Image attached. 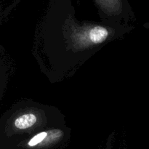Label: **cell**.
I'll use <instances>...</instances> for the list:
<instances>
[{
  "instance_id": "6da1fadb",
  "label": "cell",
  "mask_w": 149,
  "mask_h": 149,
  "mask_svg": "<svg viewBox=\"0 0 149 149\" xmlns=\"http://www.w3.org/2000/svg\"><path fill=\"white\" fill-rule=\"evenodd\" d=\"M75 35V41L82 47L97 45L103 43L109 37V29L102 26H93L82 28Z\"/></svg>"
},
{
  "instance_id": "7a4b0ae2",
  "label": "cell",
  "mask_w": 149,
  "mask_h": 149,
  "mask_svg": "<svg viewBox=\"0 0 149 149\" xmlns=\"http://www.w3.org/2000/svg\"><path fill=\"white\" fill-rule=\"evenodd\" d=\"M60 136V132L57 130L55 132L54 135L52 136L49 137V132H42L36 134V135L31 138L30 141L28 142L27 146L30 148H35V147L38 146H44L45 144L48 143L51 141H53L56 140L57 138H59Z\"/></svg>"
},
{
  "instance_id": "3957f363",
  "label": "cell",
  "mask_w": 149,
  "mask_h": 149,
  "mask_svg": "<svg viewBox=\"0 0 149 149\" xmlns=\"http://www.w3.org/2000/svg\"><path fill=\"white\" fill-rule=\"evenodd\" d=\"M36 122L37 117L34 113H27L16 118L14 122V125L18 130H26L33 127Z\"/></svg>"
},
{
  "instance_id": "277c9868",
  "label": "cell",
  "mask_w": 149,
  "mask_h": 149,
  "mask_svg": "<svg viewBox=\"0 0 149 149\" xmlns=\"http://www.w3.org/2000/svg\"><path fill=\"white\" fill-rule=\"evenodd\" d=\"M97 5L108 13H119L122 8V0H95Z\"/></svg>"
}]
</instances>
